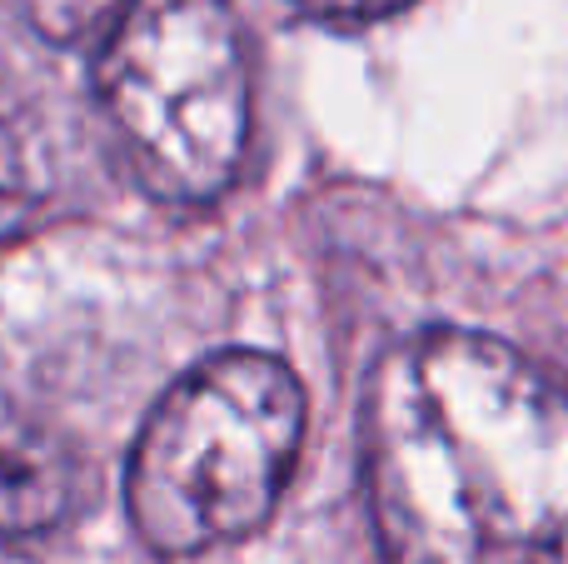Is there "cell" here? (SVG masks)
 <instances>
[{"label":"cell","instance_id":"cell-2","mask_svg":"<svg viewBox=\"0 0 568 564\" xmlns=\"http://www.w3.org/2000/svg\"><path fill=\"white\" fill-rule=\"evenodd\" d=\"M304 435V390L275 355L195 365L145 420L125 505L155 555L190 560L250 535L275 510Z\"/></svg>","mask_w":568,"mask_h":564},{"label":"cell","instance_id":"cell-1","mask_svg":"<svg viewBox=\"0 0 568 564\" xmlns=\"http://www.w3.org/2000/svg\"><path fill=\"white\" fill-rule=\"evenodd\" d=\"M364 480L384 564H568V390L504 340L414 335L374 370Z\"/></svg>","mask_w":568,"mask_h":564},{"label":"cell","instance_id":"cell-6","mask_svg":"<svg viewBox=\"0 0 568 564\" xmlns=\"http://www.w3.org/2000/svg\"><path fill=\"white\" fill-rule=\"evenodd\" d=\"M26 10L50 40H80L95 26H110L125 0H26Z\"/></svg>","mask_w":568,"mask_h":564},{"label":"cell","instance_id":"cell-7","mask_svg":"<svg viewBox=\"0 0 568 564\" xmlns=\"http://www.w3.org/2000/svg\"><path fill=\"white\" fill-rule=\"evenodd\" d=\"M294 6L324 20H374V16H389V10L409 6V0H294Z\"/></svg>","mask_w":568,"mask_h":564},{"label":"cell","instance_id":"cell-3","mask_svg":"<svg viewBox=\"0 0 568 564\" xmlns=\"http://www.w3.org/2000/svg\"><path fill=\"white\" fill-rule=\"evenodd\" d=\"M95 90L140 185L200 205L240 175L250 66L225 0H125L95 60Z\"/></svg>","mask_w":568,"mask_h":564},{"label":"cell","instance_id":"cell-5","mask_svg":"<svg viewBox=\"0 0 568 564\" xmlns=\"http://www.w3.org/2000/svg\"><path fill=\"white\" fill-rule=\"evenodd\" d=\"M40 210V160L20 115L0 100V240L30 225Z\"/></svg>","mask_w":568,"mask_h":564},{"label":"cell","instance_id":"cell-4","mask_svg":"<svg viewBox=\"0 0 568 564\" xmlns=\"http://www.w3.org/2000/svg\"><path fill=\"white\" fill-rule=\"evenodd\" d=\"M80 460L36 410L0 390V535H45L75 510Z\"/></svg>","mask_w":568,"mask_h":564}]
</instances>
